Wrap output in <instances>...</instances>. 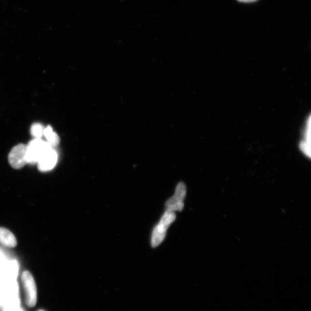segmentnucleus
<instances>
[{
	"label": "nucleus",
	"instance_id": "1",
	"mask_svg": "<svg viewBox=\"0 0 311 311\" xmlns=\"http://www.w3.org/2000/svg\"><path fill=\"white\" fill-rule=\"evenodd\" d=\"M19 284L17 280L0 283V311L12 304H20Z\"/></svg>",
	"mask_w": 311,
	"mask_h": 311
},
{
	"label": "nucleus",
	"instance_id": "2",
	"mask_svg": "<svg viewBox=\"0 0 311 311\" xmlns=\"http://www.w3.org/2000/svg\"><path fill=\"white\" fill-rule=\"evenodd\" d=\"M21 281L26 306L30 308L35 307L38 301V291L32 274L29 271H24L21 274Z\"/></svg>",
	"mask_w": 311,
	"mask_h": 311
},
{
	"label": "nucleus",
	"instance_id": "3",
	"mask_svg": "<svg viewBox=\"0 0 311 311\" xmlns=\"http://www.w3.org/2000/svg\"><path fill=\"white\" fill-rule=\"evenodd\" d=\"M175 219L176 215L174 212L166 211L159 223L154 228L151 239V245L153 247H158L161 244L165 238L166 232L169 226Z\"/></svg>",
	"mask_w": 311,
	"mask_h": 311
},
{
	"label": "nucleus",
	"instance_id": "4",
	"mask_svg": "<svg viewBox=\"0 0 311 311\" xmlns=\"http://www.w3.org/2000/svg\"><path fill=\"white\" fill-rule=\"evenodd\" d=\"M51 147L48 141L41 138H34L31 141L27 146V163L31 164H37L43 154Z\"/></svg>",
	"mask_w": 311,
	"mask_h": 311
},
{
	"label": "nucleus",
	"instance_id": "5",
	"mask_svg": "<svg viewBox=\"0 0 311 311\" xmlns=\"http://www.w3.org/2000/svg\"><path fill=\"white\" fill-rule=\"evenodd\" d=\"M186 195V187L183 183H180L175 190V195L165 204L166 211L174 212L182 211L184 199Z\"/></svg>",
	"mask_w": 311,
	"mask_h": 311
},
{
	"label": "nucleus",
	"instance_id": "6",
	"mask_svg": "<svg viewBox=\"0 0 311 311\" xmlns=\"http://www.w3.org/2000/svg\"><path fill=\"white\" fill-rule=\"evenodd\" d=\"M27 146L20 144L15 146L8 155L9 164L15 169H21L27 164Z\"/></svg>",
	"mask_w": 311,
	"mask_h": 311
},
{
	"label": "nucleus",
	"instance_id": "7",
	"mask_svg": "<svg viewBox=\"0 0 311 311\" xmlns=\"http://www.w3.org/2000/svg\"><path fill=\"white\" fill-rule=\"evenodd\" d=\"M58 158L56 150L53 147H50L43 154L37 163L39 170L42 172L52 170L57 164Z\"/></svg>",
	"mask_w": 311,
	"mask_h": 311
},
{
	"label": "nucleus",
	"instance_id": "8",
	"mask_svg": "<svg viewBox=\"0 0 311 311\" xmlns=\"http://www.w3.org/2000/svg\"><path fill=\"white\" fill-rule=\"evenodd\" d=\"M301 152L307 158H311V115L306 119L302 131V138L299 144Z\"/></svg>",
	"mask_w": 311,
	"mask_h": 311
},
{
	"label": "nucleus",
	"instance_id": "9",
	"mask_svg": "<svg viewBox=\"0 0 311 311\" xmlns=\"http://www.w3.org/2000/svg\"><path fill=\"white\" fill-rule=\"evenodd\" d=\"M0 244L6 247L14 248L17 246L16 237L9 229L0 227Z\"/></svg>",
	"mask_w": 311,
	"mask_h": 311
},
{
	"label": "nucleus",
	"instance_id": "10",
	"mask_svg": "<svg viewBox=\"0 0 311 311\" xmlns=\"http://www.w3.org/2000/svg\"><path fill=\"white\" fill-rule=\"evenodd\" d=\"M44 136L48 140V142L51 145L52 147H55L58 146L60 139L58 135L53 130L50 126L45 128L44 131Z\"/></svg>",
	"mask_w": 311,
	"mask_h": 311
},
{
	"label": "nucleus",
	"instance_id": "11",
	"mask_svg": "<svg viewBox=\"0 0 311 311\" xmlns=\"http://www.w3.org/2000/svg\"><path fill=\"white\" fill-rule=\"evenodd\" d=\"M45 128L44 125L39 124V123H35L31 127V134L34 138H41L44 135Z\"/></svg>",
	"mask_w": 311,
	"mask_h": 311
},
{
	"label": "nucleus",
	"instance_id": "12",
	"mask_svg": "<svg viewBox=\"0 0 311 311\" xmlns=\"http://www.w3.org/2000/svg\"><path fill=\"white\" fill-rule=\"evenodd\" d=\"M1 311H26L20 304H12L6 306Z\"/></svg>",
	"mask_w": 311,
	"mask_h": 311
},
{
	"label": "nucleus",
	"instance_id": "13",
	"mask_svg": "<svg viewBox=\"0 0 311 311\" xmlns=\"http://www.w3.org/2000/svg\"><path fill=\"white\" fill-rule=\"evenodd\" d=\"M238 1L242 2L249 3L256 1L257 0H238Z\"/></svg>",
	"mask_w": 311,
	"mask_h": 311
},
{
	"label": "nucleus",
	"instance_id": "14",
	"mask_svg": "<svg viewBox=\"0 0 311 311\" xmlns=\"http://www.w3.org/2000/svg\"><path fill=\"white\" fill-rule=\"evenodd\" d=\"M45 311V310H42V309H41V310H38V311Z\"/></svg>",
	"mask_w": 311,
	"mask_h": 311
}]
</instances>
